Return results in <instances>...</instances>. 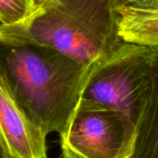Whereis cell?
I'll list each match as a JSON object with an SVG mask.
<instances>
[{"mask_svg":"<svg viewBox=\"0 0 158 158\" xmlns=\"http://www.w3.org/2000/svg\"><path fill=\"white\" fill-rule=\"evenodd\" d=\"M94 67L49 46L0 40V79L45 135L62 130Z\"/></svg>","mask_w":158,"mask_h":158,"instance_id":"cell-1","label":"cell"},{"mask_svg":"<svg viewBox=\"0 0 158 158\" xmlns=\"http://www.w3.org/2000/svg\"><path fill=\"white\" fill-rule=\"evenodd\" d=\"M120 0H39L23 21L0 25V40L54 48L86 66L108 57L123 43Z\"/></svg>","mask_w":158,"mask_h":158,"instance_id":"cell-2","label":"cell"},{"mask_svg":"<svg viewBox=\"0 0 158 158\" xmlns=\"http://www.w3.org/2000/svg\"><path fill=\"white\" fill-rule=\"evenodd\" d=\"M158 46L123 42L93 68L81 100L119 111L138 127L152 81Z\"/></svg>","mask_w":158,"mask_h":158,"instance_id":"cell-3","label":"cell"},{"mask_svg":"<svg viewBox=\"0 0 158 158\" xmlns=\"http://www.w3.org/2000/svg\"><path fill=\"white\" fill-rule=\"evenodd\" d=\"M59 133L67 158H131L137 126L119 111L80 100Z\"/></svg>","mask_w":158,"mask_h":158,"instance_id":"cell-4","label":"cell"},{"mask_svg":"<svg viewBox=\"0 0 158 158\" xmlns=\"http://www.w3.org/2000/svg\"><path fill=\"white\" fill-rule=\"evenodd\" d=\"M46 136L13 100L0 79V142L11 158H47Z\"/></svg>","mask_w":158,"mask_h":158,"instance_id":"cell-5","label":"cell"},{"mask_svg":"<svg viewBox=\"0 0 158 158\" xmlns=\"http://www.w3.org/2000/svg\"><path fill=\"white\" fill-rule=\"evenodd\" d=\"M118 33L123 42L158 46V8L118 5Z\"/></svg>","mask_w":158,"mask_h":158,"instance_id":"cell-6","label":"cell"},{"mask_svg":"<svg viewBox=\"0 0 158 158\" xmlns=\"http://www.w3.org/2000/svg\"><path fill=\"white\" fill-rule=\"evenodd\" d=\"M131 158H158V55L155 61L147 101L137 127Z\"/></svg>","mask_w":158,"mask_h":158,"instance_id":"cell-7","label":"cell"},{"mask_svg":"<svg viewBox=\"0 0 158 158\" xmlns=\"http://www.w3.org/2000/svg\"><path fill=\"white\" fill-rule=\"evenodd\" d=\"M39 0H0V25L10 26L26 19Z\"/></svg>","mask_w":158,"mask_h":158,"instance_id":"cell-8","label":"cell"},{"mask_svg":"<svg viewBox=\"0 0 158 158\" xmlns=\"http://www.w3.org/2000/svg\"><path fill=\"white\" fill-rule=\"evenodd\" d=\"M121 4L140 6V7H155L158 6V0H120Z\"/></svg>","mask_w":158,"mask_h":158,"instance_id":"cell-9","label":"cell"},{"mask_svg":"<svg viewBox=\"0 0 158 158\" xmlns=\"http://www.w3.org/2000/svg\"><path fill=\"white\" fill-rule=\"evenodd\" d=\"M0 158H11L1 142H0Z\"/></svg>","mask_w":158,"mask_h":158,"instance_id":"cell-10","label":"cell"},{"mask_svg":"<svg viewBox=\"0 0 158 158\" xmlns=\"http://www.w3.org/2000/svg\"><path fill=\"white\" fill-rule=\"evenodd\" d=\"M60 158H67V157H66L65 156H63V155H62V156H61V157H60Z\"/></svg>","mask_w":158,"mask_h":158,"instance_id":"cell-11","label":"cell"},{"mask_svg":"<svg viewBox=\"0 0 158 158\" xmlns=\"http://www.w3.org/2000/svg\"><path fill=\"white\" fill-rule=\"evenodd\" d=\"M154 8H158V6H155V7H154Z\"/></svg>","mask_w":158,"mask_h":158,"instance_id":"cell-12","label":"cell"}]
</instances>
